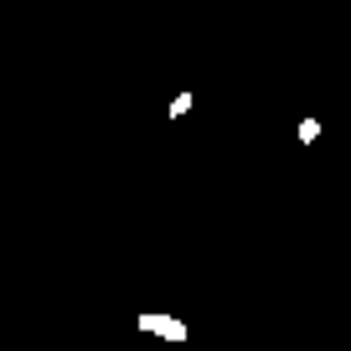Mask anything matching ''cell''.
<instances>
[{
	"instance_id": "cell-2",
	"label": "cell",
	"mask_w": 351,
	"mask_h": 351,
	"mask_svg": "<svg viewBox=\"0 0 351 351\" xmlns=\"http://www.w3.org/2000/svg\"><path fill=\"white\" fill-rule=\"evenodd\" d=\"M295 134H300V145H315V140H320V119H300Z\"/></svg>"
},
{
	"instance_id": "cell-1",
	"label": "cell",
	"mask_w": 351,
	"mask_h": 351,
	"mask_svg": "<svg viewBox=\"0 0 351 351\" xmlns=\"http://www.w3.org/2000/svg\"><path fill=\"white\" fill-rule=\"evenodd\" d=\"M134 330H140V336H160V341H191L186 320H176V315H155V310L134 315Z\"/></svg>"
},
{
	"instance_id": "cell-3",
	"label": "cell",
	"mask_w": 351,
	"mask_h": 351,
	"mask_svg": "<svg viewBox=\"0 0 351 351\" xmlns=\"http://www.w3.org/2000/svg\"><path fill=\"white\" fill-rule=\"evenodd\" d=\"M191 104H197L191 93H176V99H171V119H186V114H191Z\"/></svg>"
}]
</instances>
